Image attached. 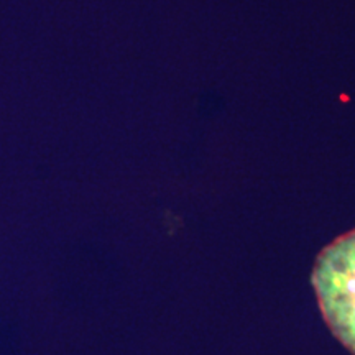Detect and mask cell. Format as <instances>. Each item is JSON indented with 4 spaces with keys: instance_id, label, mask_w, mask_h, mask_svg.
Listing matches in <instances>:
<instances>
[{
    "instance_id": "cell-1",
    "label": "cell",
    "mask_w": 355,
    "mask_h": 355,
    "mask_svg": "<svg viewBox=\"0 0 355 355\" xmlns=\"http://www.w3.org/2000/svg\"><path fill=\"white\" fill-rule=\"evenodd\" d=\"M311 279L324 321L355 355V229L318 255Z\"/></svg>"
}]
</instances>
